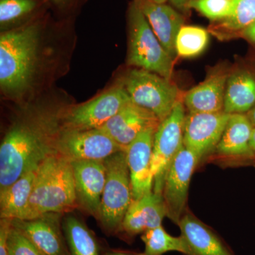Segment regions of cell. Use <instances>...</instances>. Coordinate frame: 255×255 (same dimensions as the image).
<instances>
[{
    "mask_svg": "<svg viewBox=\"0 0 255 255\" xmlns=\"http://www.w3.org/2000/svg\"><path fill=\"white\" fill-rule=\"evenodd\" d=\"M253 128L254 127L246 114H231L215 150L221 155L232 156L245 160H255L251 147Z\"/></svg>",
    "mask_w": 255,
    "mask_h": 255,
    "instance_id": "cell-20",
    "label": "cell"
},
{
    "mask_svg": "<svg viewBox=\"0 0 255 255\" xmlns=\"http://www.w3.org/2000/svg\"><path fill=\"white\" fill-rule=\"evenodd\" d=\"M183 97L177 101L172 112L160 122L155 134L152 150L153 191L162 194L167 171L182 148L186 114Z\"/></svg>",
    "mask_w": 255,
    "mask_h": 255,
    "instance_id": "cell-7",
    "label": "cell"
},
{
    "mask_svg": "<svg viewBox=\"0 0 255 255\" xmlns=\"http://www.w3.org/2000/svg\"><path fill=\"white\" fill-rule=\"evenodd\" d=\"M233 3V0H189L187 7L196 10L203 16L216 22L231 14Z\"/></svg>",
    "mask_w": 255,
    "mask_h": 255,
    "instance_id": "cell-27",
    "label": "cell"
},
{
    "mask_svg": "<svg viewBox=\"0 0 255 255\" xmlns=\"http://www.w3.org/2000/svg\"><path fill=\"white\" fill-rule=\"evenodd\" d=\"M229 72L223 67L214 68L204 81L184 95L183 102L189 113L223 112Z\"/></svg>",
    "mask_w": 255,
    "mask_h": 255,
    "instance_id": "cell-16",
    "label": "cell"
},
{
    "mask_svg": "<svg viewBox=\"0 0 255 255\" xmlns=\"http://www.w3.org/2000/svg\"><path fill=\"white\" fill-rule=\"evenodd\" d=\"M251 147L252 150H253V155H254V159L255 160V128H253V133H252Z\"/></svg>",
    "mask_w": 255,
    "mask_h": 255,
    "instance_id": "cell-35",
    "label": "cell"
},
{
    "mask_svg": "<svg viewBox=\"0 0 255 255\" xmlns=\"http://www.w3.org/2000/svg\"><path fill=\"white\" fill-rule=\"evenodd\" d=\"M37 168L30 169L0 192L1 219H21L33 191Z\"/></svg>",
    "mask_w": 255,
    "mask_h": 255,
    "instance_id": "cell-22",
    "label": "cell"
},
{
    "mask_svg": "<svg viewBox=\"0 0 255 255\" xmlns=\"http://www.w3.org/2000/svg\"><path fill=\"white\" fill-rule=\"evenodd\" d=\"M11 228V219L0 220V255H8L9 236Z\"/></svg>",
    "mask_w": 255,
    "mask_h": 255,
    "instance_id": "cell-30",
    "label": "cell"
},
{
    "mask_svg": "<svg viewBox=\"0 0 255 255\" xmlns=\"http://www.w3.org/2000/svg\"><path fill=\"white\" fill-rule=\"evenodd\" d=\"M253 127L255 128V105L248 113L246 114Z\"/></svg>",
    "mask_w": 255,
    "mask_h": 255,
    "instance_id": "cell-33",
    "label": "cell"
},
{
    "mask_svg": "<svg viewBox=\"0 0 255 255\" xmlns=\"http://www.w3.org/2000/svg\"><path fill=\"white\" fill-rule=\"evenodd\" d=\"M178 225L190 255H233L219 237L193 215H183Z\"/></svg>",
    "mask_w": 255,
    "mask_h": 255,
    "instance_id": "cell-21",
    "label": "cell"
},
{
    "mask_svg": "<svg viewBox=\"0 0 255 255\" xmlns=\"http://www.w3.org/2000/svg\"><path fill=\"white\" fill-rule=\"evenodd\" d=\"M141 238L145 244L143 255H162L169 252H178L190 255V250L184 238L182 236H171L162 226L142 233Z\"/></svg>",
    "mask_w": 255,
    "mask_h": 255,
    "instance_id": "cell-25",
    "label": "cell"
},
{
    "mask_svg": "<svg viewBox=\"0 0 255 255\" xmlns=\"http://www.w3.org/2000/svg\"><path fill=\"white\" fill-rule=\"evenodd\" d=\"M74 182L79 209L97 220L106 183L104 160L73 161Z\"/></svg>",
    "mask_w": 255,
    "mask_h": 255,
    "instance_id": "cell-13",
    "label": "cell"
},
{
    "mask_svg": "<svg viewBox=\"0 0 255 255\" xmlns=\"http://www.w3.org/2000/svg\"><path fill=\"white\" fill-rule=\"evenodd\" d=\"M122 150H124L101 128L77 130L63 128L56 145V153L70 162L105 160Z\"/></svg>",
    "mask_w": 255,
    "mask_h": 255,
    "instance_id": "cell-8",
    "label": "cell"
},
{
    "mask_svg": "<svg viewBox=\"0 0 255 255\" xmlns=\"http://www.w3.org/2000/svg\"><path fill=\"white\" fill-rule=\"evenodd\" d=\"M105 255H143L142 254H134V253H123V252H109Z\"/></svg>",
    "mask_w": 255,
    "mask_h": 255,
    "instance_id": "cell-34",
    "label": "cell"
},
{
    "mask_svg": "<svg viewBox=\"0 0 255 255\" xmlns=\"http://www.w3.org/2000/svg\"><path fill=\"white\" fill-rule=\"evenodd\" d=\"M231 114L189 113L184 124L183 144L199 159L203 158L216 149L226 128Z\"/></svg>",
    "mask_w": 255,
    "mask_h": 255,
    "instance_id": "cell-11",
    "label": "cell"
},
{
    "mask_svg": "<svg viewBox=\"0 0 255 255\" xmlns=\"http://www.w3.org/2000/svg\"><path fill=\"white\" fill-rule=\"evenodd\" d=\"M165 216L167 209L162 194L151 191L132 200L119 232L132 236L144 233L162 226Z\"/></svg>",
    "mask_w": 255,
    "mask_h": 255,
    "instance_id": "cell-18",
    "label": "cell"
},
{
    "mask_svg": "<svg viewBox=\"0 0 255 255\" xmlns=\"http://www.w3.org/2000/svg\"><path fill=\"white\" fill-rule=\"evenodd\" d=\"M160 122L155 114L130 102L100 128L126 150L142 131Z\"/></svg>",
    "mask_w": 255,
    "mask_h": 255,
    "instance_id": "cell-15",
    "label": "cell"
},
{
    "mask_svg": "<svg viewBox=\"0 0 255 255\" xmlns=\"http://www.w3.org/2000/svg\"><path fill=\"white\" fill-rule=\"evenodd\" d=\"M145 15L151 28L166 51L173 59L177 55L176 38L184 26V17L169 5L151 0H134Z\"/></svg>",
    "mask_w": 255,
    "mask_h": 255,
    "instance_id": "cell-19",
    "label": "cell"
},
{
    "mask_svg": "<svg viewBox=\"0 0 255 255\" xmlns=\"http://www.w3.org/2000/svg\"><path fill=\"white\" fill-rule=\"evenodd\" d=\"M157 128L158 127L146 129L126 150L133 199H139L144 194L153 190L152 150Z\"/></svg>",
    "mask_w": 255,
    "mask_h": 255,
    "instance_id": "cell-14",
    "label": "cell"
},
{
    "mask_svg": "<svg viewBox=\"0 0 255 255\" xmlns=\"http://www.w3.org/2000/svg\"><path fill=\"white\" fill-rule=\"evenodd\" d=\"M241 37L246 38L247 41L251 43L255 46V21L252 23L249 27L247 28L243 33H242Z\"/></svg>",
    "mask_w": 255,
    "mask_h": 255,
    "instance_id": "cell-31",
    "label": "cell"
},
{
    "mask_svg": "<svg viewBox=\"0 0 255 255\" xmlns=\"http://www.w3.org/2000/svg\"><path fill=\"white\" fill-rule=\"evenodd\" d=\"M255 0H233L231 14L214 22L211 31L220 39H227L242 33L255 22Z\"/></svg>",
    "mask_w": 255,
    "mask_h": 255,
    "instance_id": "cell-23",
    "label": "cell"
},
{
    "mask_svg": "<svg viewBox=\"0 0 255 255\" xmlns=\"http://www.w3.org/2000/svg\"><path fill=\"white\" fill-rule=\"evenodd\" d=\"M66 111L31 108L13 121L0 145V192L55 155Z\"/></svg>",
    "mask_w": 255,
    "mask_h": 255,
    "instance_id": "cell-1",
    "label": "cell"
},
{
    "mask_svg": "<svg viewBox=\"0 0 255 255\" xmlns=\"http://www.w3.org/2000/svg\"><path fill=\"white\" fill-rule=\"evenodd\" d=\"M104 162L106 183L97 221L106 232L117 233L133 200L127 152H116Z\"/></svg>",
    "mask_w": 255,
    "mask_h": 255,
    "instance_id": "cell-5",
    "label": "cell"
},
{
    "mask_svg": "<svg viewBox=\"0 0 255 255\" xmlns=\"http://www.w3.org/2000/svg\"><path fill=\"white\" fill-rule=\"evenodd\" d=\"M77 208L71 162L58 154L50 156L37 168L31 197L21 219L48 213L68 214Z\"/></svg>",
    "mask_w": 255,
    "mask_h": 255,
    "instance_id": "cell-2",
    "label": "cell"
},
{
    "mask_svg": "<svg viewBox=\"0 0 255 255\" xmlns=\"http://www.w3.org/2000/svg\"><path fill=\"white\" fill-rule=\"evenodd\" d=\"M64 236L71 255H100L98 244L86 224L70 213L64 215Z\"/></svg>",
    "mask_w": 255,
    "mask_h": 255,
    "instance_id": "cell-24",
    "label": "cell"
},
{
    "mask_svg": "<svg viewBox=\"0 0 255 255\" xmlns=\"http://www.w3.org/2000/svg\"><path fill=\"white\" fill-rule=\"evenodd\" d=\"M39 29L36 24L4 32L0 36V86L17 95L31 83L36 70Z\"/></svg>",
    "mask_w": 255,
    "mask_h": 255,
    "instance_id": "cell-3",
    "label": "cell"
},
{
    "mask_svg": "<svg viewBox=\"0 0 255 255\" xmlns=\"http://www.w3.org/2000/svg\"><path fill=\"white\" fill-rule=\"evenodd\" d=\"M199 161L192 151L183 145L167 171L162 195L167 209V216L176 224L183 216L191 177Z\"/></svg>",
    "mask_w": 255,
    "mask_h": 255,
    "instance_id": "cell-10",
    "label": "cell"
},
{
    "mask_svg": "<svg viewBox=\"0 0 255 255\" xmlns=\"http://www.w3.org/2000/svg\"><path fill=\"white\" fill-rule=\"evenodd\" d=\"M8 255H43L36 247L11 225Z\"/></svg>",
    "mask_w": 255,
    "mask_h": 255,
    "instance_id": "cell-29",
    "label": "cell"
},
{
    "mask_svg": "<svg viewBox=\"0 0 255 255\" xmlns=\"http://www.w3.org/2000/svg\"><path fill=\"white\" fill-rule=\"evenodd\" d=\"M55 1H60V0H55Z\"/></svg>",
    "mask_w": 255,
    "mask_h": 255,
    "instance_id": "cell-37",
    "label": "cell"
},
{
    "mask_svg": "<svg viewBox=\"0 0 255 255\" xmlns=\"http://www.w3.org/2000/svg\"><path fill=\"white\" fill-rule=\"evenodd\" d=\"M63 214L48 213L31 219H11L13 227L36 247L43 255H68L64 241Z\"/></svg>",
    "mask_w": 255,
    "mask_h": 255,
    "instance_id": "cell-12",
    "label": "cell"
},
{
    "mask_svg": "<svg viewBox=\"0 0 255 255\" xmlns=\"http://www.w3.org/2000/svg\"><path fill=\"white\" fill-rule=\"evenodd\" d=\"M130 102L123 85L114 87L83 105L67 110L63 128L77 130L100 128Z\"/></svg>",
    "mask_w": 255,
    "mask_h": 255,
    "instance_id": "cell-9",
    "label": "cell"
},
{
    "mask_svg": "<svg viewBox=\"0 0 255 255\" xmlns=\"http://www.w3.org/2000/svg\"><path fill=\"white\" fill-rule=\"evenodd\" d=\"M151 1L157 3V4H164L167 0H151Z\"/></svg>",
    "mask_w": 255,
    "mask_h": 255,
    "instance_id": "cell-36",
    "label": "cell"
},
{
    "mask_svg": "<svg viewBox=\"0 0 255 255\" xmlns=\"http://www.w3.org/2000/svg\"><path fill=\"white\" fill-rule=\"evenodd\" d=\"M209 43V32L196 26H183L176 38L178 56L192 58L201 54Z\"/></svg>",
    "mask_w": 255,
    "mask_h": 255,
    "instance_id": "cell-26",
    "label": "cell"
},
{
    "mask_svg": "<svg viewBox=\"0 0 255 255\" xmlns=\"http://www.w3.org/2000/svg\"><path fill=\"white\" fill-rule=\"evenodd\" d=\"M36 6L35 0H0L1 26L14 22L29 14Z\"/></svg>",
    "mask_w": 255,
    "mask_h": 255,
    "instance_id": "cell-28",
    "label": "cell"
},
{
    "mask_svg": "<svg viewBox=\"0 0 255 255\" xmlns=\"http://www.w3.org/2000/svg\"><path fill=\"white\" fill-rule=\"evenodd\" d=\"M255 105V58L242 62L230 70L223 112L246 114Z\"/></svg>",
    "mask_w": 255,
    "mask_h": 255,
    "instance_id": "cell-17",
    "label": "cell"
},
{
    "mask_svg": "<svg viewBox=\"0 0 255 255\" xmlns=\"http://www.w3.org/2000/svg\"><path fill=\"white\" fill-rule=\"evenodd\" d=\"M122 85L132 103L152 112L160 122L168 117L182 97L172 80L143 69L130 70Z\"/></svg>",
    "mask_w": 255,
    "mask_h": 255,
    "instance_id": "cell-6",
    "label": "cell"
},
{
    "mask_svg": "<svg viewBox=\"0 0 255 255\" xmlns=\"http://www.w3.org/2000/svg\"><path fill=\"white\" fill-rule=\"evenodd\" d=\"M169 1L178 9H183L187 7V4L189 0H169Z\"/></svg>",
    "mask_w": 255,
    "mask_h": 255,
    "instance_id": "cell-32",
    "label": "cell"
},
{
    "mask_svg": "<svg viewBox=\"0 0 255 255\" xmlns=\"http://www.w3.org/2000/svg\"><path fill=\"white\" fill-rule=\"evenodd\" d=\"M127 63L172 80L174 59L161 44L135 1L128 10Z\"/></svg>",
    "mask_w": 255,
    "mask_h": 255,
    "instance_id": "cell-4",
    "label": "cell"
}]
</instances>
